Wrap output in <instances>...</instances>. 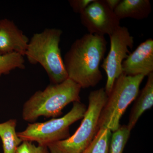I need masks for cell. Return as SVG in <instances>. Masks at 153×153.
<instances>
[{
    "mask_svg": "<svg viewBox=\"0 0 153 153\" xmlns=\"http://www.w3.org/2000/svg\"><path fill=\"white\" fill-rule=\"evenodd\" d=\"M107 44L104 36L90 33L75 40L63 59L68 78L81 88L97 85L102 78L100 66Z\"/></svg>",
    "mask_w": 153,
    "mask_h": 153,
    "instance_id": "obj_1",
    "label": "cell"
},
{
    "mask_svg": "<svg viewBox=\"0 0 153 153\" xmlns=\"http://www.w3.org/2000/svg\"><path fill=\"white\" fill-rule=\"evenodd\" d=\"M81 89L68 78L61 83L50 84L44 90L36 91L23 106V119L33 123L41 116L53 118L59 116L69 103L80 102Z\"/></svg>",
    "mask_w": 153,
    "mask_h": 153,
    "instance_id": "obj_2",
    "label": "cell"
},
{
    "mask_svg": "<svg viewBox=\"0 0 153 153\" xmlns=\"http://www.w3.org/2000/svg\"><path fill=\"white\" fill-rule=\"evenodd\" d=\"M62 30L46 28L35 33L29 40L25 52L30 64H40L47 72L52 84H59L68 79L60 43Z\"/></svg>",
    "mask_w": 153,
    "mask_h": 153,
    "instance_id": "obj_3",
    "label": "cell"
},
{
    "mask_svg": "<svg viewBox=\"0 0 153 153\" xmlns=\"http://www.w3.org/2000/svg\"><path fill=\"white\" fill-rule=\"evenodd\" d=\"M107 98L103 88L91 91L88 96V107L78 128L68 138L48 145L49 153H82L98 131L99 119Z\"/></svg>",
    "mask_w": 153,
    "mask_h": 153,
    "instance_id": "obj_4",
    "label": "cell"
},
{
    "mask_svg": "<svg viewBox=\"0 0 153 153\" xmlns=\"http://www.w3.org/2000/svg\"><path fill=\"white\" fill-rule=\"evenodd\" d=\"M144 77L143 75L130 76L122 73L116 79L100 113L99 128H104L113 132L117 130L126 109L138 95Z\"/></svg>",
    "mask_w": 153,
    "mask_h": 153,
    "instance_id": "obj_5",
    "label": "cell"
},
{
    "mask_svg": "<svg viewBox=\"0 0 153 153\" xmlns=\"http://www.w3.org/2000/svg\"><path fill=\"white\" fill-rule=\"evenodd\" d=\"M86 106L80 102H73L71 110L63 117L53 118L45 122L28 124L25 130L17 132L22 141L36 142L38 145L47 146L70 137L69 127L83 118Z\"/></svg>",
    "mask_w": 153,
    "mask_h": 153,
    "instance_id": "obj_6",
    "label": "cell"
},
{
    "mask_svg": "<svg viewBox=\"0 0 153 153\" xmlns=\"http://www.w3.org/2000/svg\"><path fill=\"white\" fill-rule=\"evenodd\" d=\"M109 36L110 48L100 66L106 72L107 81L105 89L108 96L116 79L122 74L123 62L130 54L129 49H132L134 43V37L126 27L120 26Z\"/></svg>",
    "mask_w": 153,
    "mask_h": 153,
    "instance_id": "obj_7",
    "label": "cell"
},
{
    "mask_svg": "<svg viewBox=\"0 0 153 153\" xmlns=\"http://www.w3.org/2000/svg\"><path fill=\"white\" fill-rule=\"evenodd\" d=\"M80 19L89 33L99 36H110L120 26V20L103 0H94L80 14Z\"/></svg>",
    "mask_w": 153,
    "mask_h": 153,
    "instance_id": "obj_8",
    "label": "cell"
},
{
    "mask_svg": "<svg viewBox=\"0 0 153 153\" xmlns=\"http://www.w3.org/2000/svg\"><path fill=\"white\" fill-rule=\"evenodd\" d=\"M123 73L130 76H148L153 72V40L147 39L140 44L123 62Z\"/></svg>",
    "mask_w": 153,
    "mask_h": 153,
    "instance_id": "obj_9",
    "label": "cell"
},
{
    "mask_svg": "<svg viewBox=\"0 0 153 153\" xmlns=\"http://www.w3.org/2000/svg\"><path fill=\"white\" fill-rule=\"evenodd\" d=\"M30 39L13 21L0 20V53H16L25 56Z\"/></svg>",
    "mask_w": 153,
    "mask_h": 153,
    "instance_id": "obj_10",
    "label": "cell"
},
{
    "mask_svg": "<svg viewBox=\"0 0 153 153\" xmlns=\"http://www.w3.org/2000/svg\"><path fill=\"white\" fill-rule=\"evenodd\" d=\"M114 12L120 20L126 18L143 20L152 13V5L149 0H122Z\"/></svg>",
    "mask_w": 153,
    "mask_h": 153,
    "instance_id": "obj_11",
    "label": "cell"
},
{
    "mask_svg": "<svg viewBox=\"0 0 153 153\" xmlns=\"http://www.w3.org/2000/svg\"><path fill=\"white\" fill-rule=\"evenodd\" d=\"M153 105V72L148 76L147 81L133 106L127 126L130 131L145 111Z\"/></svg>",
    "mask_w": 153,
    "mask_h": 153,
    "instance_id": "obj_12",
    "label": "cell"
},
{
    "mask_svg": "<svg viewBox=\"0 0 153 153\" xmlns=\"http://www.w3.org/2000/svg\"><path fill=\"white\" fill-rule=\"evenodd\" d=\"M17 120L10 119L0 123V138L2 140L4 153H16L22 142L16 131Z\"/></svg>",
    "mask_w": 153,
    "mask_h": 153,
    "instance_id": "obj_13",
    "label": "cell"
},
{
    "mask_svg": "<svg viewBox=\"0 0 153 153\" xmlns=\"http://www.w3.org/2000/svg\"><path fill=\"white\" fill-rule=\"evenodd\" d=\"M112 132L100 128L89 146L81 153H108Z\"/></svg>",
    "mask_w": 153,
    "mask_h": 153,
    "instance_id": "obj_14",
    "label": "cell"
},
{
    "mask_svg": "<svg viewBox=\"0 0 153 153\" xmlns=\"http://www.w3.org/2000/svg\"><path fill=\"white\" fill-rule=\"evenodd\" d=\"M25 68V60L23 55L16 53L5 55L0 53V77L15 69Z\"/></svg>",
    "mask_w": 153,
    "mask_h": 153,
    "instance_id": "obj_15",
    "label": "cell"
},
{
    "mask_svg": "<svg viewBox=\"0 0 153 153\" xmlns=\"http://www.w3.org/2000/svg\"><path fill=\"white\" fill-rule=\"evenodd\" d=\"M131 131L126 125H123L114 132L111 134L108 153H123Z\"/></svg>",
    "mask_w": 153,
    "mask_h": 153,
    "instance_id": "obj_16",
    "label": "cell"
},
{
    "mask_svg": "<svg viewBox=\"0 0 153 153\" xmlns=\"http://www.w3.org/2000/svg\"><path fill=\"white\" fill-rule=\"evenodd\" d=\"M16 153H49L47 146H36L30 141H23L17 149Z\"/></svg>",
    "mask_w": 153,
    "mask_h": 153,
    "instance_id": "obj_17",
    "label": "cell"
},
{
    "mask_svg": "<svg viewBox=\"0 0 153 153\" xmlns=\"http://www.w3.org/2000/svg\"><path fill=\"white\" fill-rule=\"evenodd\" d=\"M94 0H70L69 5L74 13L80 14Z\"/></svg>",
    "mask_w": 153,
    "mask_h": 153,
    "instance_id": "obj_18",
    "label": "cell"
},
{
    "mask_svg": "<svg viewBox=\"0 0 153 153\" xmlns=\"http://www.w3.org/2000/svg\"><path fill=\"white\" fill-rule=\"evenodd\" d=\"M103 1L113 11L120 1V0H103Z\"/></svg>",
    "mask_w": 153,
    "mask_h": 153,
    "instance_id": "obj_19",
    "label": "cell"
}]
</instances>
